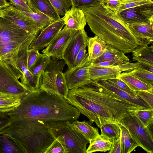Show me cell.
Instances as JSON below:
<instances>
[{"instance_id":"6da1fadb","label":"cell","mask_w":153,"mask_h":153,"mask_svg":"<svg viewBox=\"0 0 153 153\" xmlns=\"http://www.w3.org/2000/svg\"><path fill=\"white\" fill-rule=\"evenodd\" d=\"M66 99L100 128L106 124H119L138 110L149 109L124 100L95 81L69 90Z\"/></svg>"},{"instance_id":"7a4b0ae2","label":"cell","mask_w":153,"mask_h":153,"mask_svg":"<svg viewBox=\"0 0 153 153\" xmlns=\"http://www.w3.org/2000/svg\"><path fill=\"white\" fill-rule=\"evenodd\" d=\"M11 122L39 120L45 122L77 120L81 113L61 95L39 89L30 91L16 108L8 112Z\"/></svg>"},{"instance_id":"3957f363","label":"cell","mask_w":153,"mask_h":153,"mask_svg":"<svg viewBox=\"0 0 153 153\" xmlns=\"http://www.w3.org/2000/svg\"><path fill=\"white\" fill-rule=\"evenodd\" d=\"M81 9L92 32L107 44L125 53L132 52L139 45L119 13L108 9L104 2Z\"/></svg>"},{"instance_id":"277c9868","label":"cell","mask_w":153,"mask_h":153,"mask_svg":"<svg viewBox=\"0 0 153 153\" xmlns=\"http://www.w3.org/2000/svg\"><path fill=\"white\" fill-rule=\"evenodd\" d=\"M1 131L10 134L25 153H44L55 139L45 122L39 120L11 122Z\"/></svg>"},{"instance_id":"5b68a950","label":"cell","mask_w":153,"mask_h":153,"mask_svg":"<svg viewBox=\"0 0 153 153\" xmlns=\"http://www.w3.org/2000/svg\"><path fill=\"white\" fill-rule=\"evenodd\" d=\"M38 35L29 33L11 21L0 17V60L16 64L18 51Z\"/></svg>"},{"instance_id":"8992f818","label":"cell","mask_w":153,"mask_h":153,"mask_svg":"<svg viewBox=\"0 0 153 153\" xmlns=\"http://www.w3.org/2000/svg\"><path fill=\"white\" fill-rule=\"evenodd\" d=\"M45 123L49 132L62 145L65 153H86L89 141L71 122L65 120Z\"/></svg>"},{"instance_id":"52a82bcc","label":"cell","mask_w":153,"mask_h":153,"mask_svg":"<svg viewBox=\"0 0 153 153\" xmlns=\"http://www.w3.org/2000/svg\"><path fill=\"white\" fill-rule=\"evenodd\" d=\"M58 60L51 58L42 74L39 89L59 95L66 99L69 90L63 72L66 64L63 60Z\"/></svg>"},{"instance_id":"ba28073f","label":"cell","mask_w":153,"mask_h":153,"mask_svg":"<svg viewBox=\"0 0 153 153\" xmlns=\"http://www.w3.org/2000/svg\"><path fill=\"white\" fill-rule=\"evenodd\" d=\"M22 77L16 64L0 60V91L24 97L30 91L19 81Z\"/></svg>"},{"instance_id":"9c48e42d","label":"cell","mask_w":153,"mask_h":153,"mask_svg":"<svg viewBox=\"0 0 153 153\" xmlns=\"http://www.w3.org/2000/svg\"><path fill=\"white\" fill-rule=\"evenodd\" d=\"M119 124L126 128L139 146L148 153H153V124L145 127L134 113L123 117Z\"/></svg>"},{"instance_id":"30bf717a","label":"cell","mask_w":153,"mask_h":153,"mask_svg":"<svg viewBox=\"0 0 153 153\" xmlns=\"http://www.w3.org/2000/svg\"><path fill=\"white\" fill-rule=\"evenodd\" d=\"M78 31L65 26L52 42L42 51V54L55 60H62L64 52L70 41Z\"/></svg>"},{"instance_id":"8fae6325","label":"cell","mask_w":153,"mask_h":153,"mask_svg":"<svg viewBox=\"0 0 153 153\" xmlns=\"http://www.w3.org/2000/svg\"><path fill=\"white\" fill-rule=\"evenodd\" d=\"M88 55L78 65L64 73L69 90L87 84L92 81L89 77Z\"/></svg>"},{"instance_id":"7c38bea8","label":"cell","mask_w":153,"mask_h":153,"mask_svg":"<svg viewBox=\"0 0 153 153\" xmlns=\"http://www.w3.org/2000/svg\"><path fill=\"white\" fill-rule=\"evenodd\" d=\"M3 18L13 22L27 33L38 35L42 30L29 17L13 5L3 9Z\"/></svg>"},{"instance_id":"4fadbf2b","label":"cell","mask_w":153,"mask_h":153,"mask_svg":"<svg viewBox=\"0 0 153 153\" xmlns=\"http://www.w3.org/2000/svg\"><path fill=\"white\" fill-rule=\"evenodd\" d=\"M65 25L63 17L51 23L42 30L28 49L34 48L39 51L46 47L55 38Z\"/></svg>"},{"instance_id":"5bb4252c","label":"cell","mask_w":153,"mask_h":153,"mask_svg":"<svg viewBox=\"0 0 153 153\" xmlns=\"http://www.w3.org/2000/svg\"><path fill=\"white\" fill-rule=\"evenodd\" d=\"M88 37L84 29L78 30L71 38L64 52L62 59L68 67L72 68L75 58L84 45H86Z\"/></svg>"},{"instance_id":"9a60e30c","label":"cell","mask_w":153,"mask_h":153,"mask_svg":"<svg viewBox=\"0 0 153 153\" xmlns=\"http://www.w3.org/2000/svg\"><path fill=\"white\" fill-rule=\"evenodd\" d=\"M127 27L139 45H148L153 42V20L146 22L126 23Z\"/></svg>"},{"instance_id":"2e32d148","label":"cell","mask_w":153,"mask_h":153,"mask_svg":"<svg viewBox=\"0 0 153 153\" xmlns=\"http://www.w3.org/2000/svg\"><path fill=\"white\" fill-rule=\"evenodd\" d=\"M126 23L146 22L153 20V6H142L127 9L119 13Z\"/></svg>"},{"instance_id":"e0dca14e","label":"cell","mask_w":153,"mask_h":153,"mask_svg":"<svg viewBox=\"0 0 153 153\" xmlns=\"http://www.w3.org/2000/svg\"><path fill=\"white\" fill-rule=\"evenodd\" d=\"M32 42L22 46L18 51L16 61V65L22 71L23 77L21 82L30 91L38 90L35 82L27 67V51Z\"/></svg>"},{"instance_id":"ac0fdd59","label":"cell","mask_w":153,"mask_h":153,"mask_svg":"<svg viewBox=\"0 0 153 153\" xmlns=\"http://www.w3.org/2000/svg\"><path fill=\"white\" fill-rule=\"evenodd\" d=\"M62 17L65 26L68 29L78 31L84 29L87 21L81 9L71 7Z\"/></svg>"},{"instance_id":"d6986e66","label":"cell","mask_w":153,"mask_h":153,"mask_svg":"<svg viewBox=\"0 0 153 153\" xmlns=\"http://www.w3.org/2000/svg\"><path fill=\"white\" fill-rule=\"evenodd\" d=\"M88 71L90 78L92 81L118 78L121 73L118 65L108 67L88 64Z\"/></svg>"},{"instance_id":"ffe728a7","label":"cell","mask_w":153,"mask_h":153,"mask_svg":"<svg viewBox=\"0 0 153 153\" xmlns=\"http://www.w3.org/2000/svg\"><path fill=\"white\" fill-rule=\"evenodd\" d=\"M95 81L113 93L129 102L147 108L152 109L137 94L128 93L113 86L105 80Z\"/></svg>"},{"instance_id":"44dd1931","label":"cell","mask_w":153,"mask_h":153,"mask_svg":"<svg viewBox=\"0 0 153 153\" xmlns=\"http://www.w3.org/2000/svg\"><path fill=\"white\" fill-rule=\"evenodd\" d=\"M27 1L33 12L42 13L54 21L60 18L49 0H27Z\"/></svg>"},{"instance_id":"7402d4cb","label":"cell","mask_w":153,"mask_h":153,"mask_svg":"<svg viewBox=\"0 0 153 153\" xmlns=\"http://www.w3.org/2000/svg\"><path fill=\"white\" fill-rule=\"evenodd\" d=\"M106 43L97 35L88 37L86 45L88 49V63L101 56L105 50Z\"/></svg>"},{"instance_id":"603a6c76","label":"cell","mask_w":153,"mask_h":153,"mask_svg":"<svg viewBox=\"0 0 153 153\" xmlns=\"http://www.w3.org/2000/svg\"><path fill=\"white\" fill-rule=\"evenodd\" d=\"M0 153L25 152L19 143L10 134L0 131Z\"/></svg>"},{"instance_id":"cb8c5ba5","label":"cell","mask_w":153,"mask_h":153,"mask_svg":"<svg viewBox=\"0 0 153 153\" xmlns=\"http://www.w3.org/2000/svg\"><path fill=\"white\" fill-rule=\"evenodd\" d=\"M23 97L0 91V112H8L17 107Z\"/></svg>"},{"instance_id":"d4e9b609","label":"cell","mask_w":153,"mask_h":153,"mask_svg":"<svg viewBox=\"0 0 153 153\" xmlns=\"http://www.w3.org/2000/svg\"><path fill=\"white\" fill-rule=\"evenodd\" d=\"M117 59H123L127 62L130 60L123 51L111 45L107 44L104 53L99 57L89 63H96Z\"/></svg>"},{"instance_id":"484cf974","label":"cell","mask_w":153,"mask_h":153,"mask_svg":"<svg viewBox=\"0 0 153 153\" xmlns=\"http://www.w3.org/2000/svg\"><path fill=\"white\" fill-rule=\"evenodd\" d=\"M51 59V57L42 54L29 70L35 82L38 89L40 87L41 79L43 73Z\"/></svg>"},{"instance_id":"4316f807","label":"cell","mask_w":153,"mask_h":153,"mask_svg":"<svg viewBox=\"0 0 153 153\" xmlns=\"http://www.w3.org/2000/svg\"><path fill=\"white\" fill-rule=\"evenodd\" d=\"M119 78L134 91L153 90V86L144 83L128 72H123L121 73Z\"/></svg>"},{"instance_id":"83f0119b","label":"cell","mask_w":153,"mask_h":153,"mask_svg":"<svg viewBox=\"0 0 153 153\" xmlns=\"http://www.w3.org/2000/svg\"><path fill=\"white\" fill-rule=\"evenodd\" d=\"M133 61L148 63L153 65V44L139 45L132 52Z\"/></svg>"},{"instance_id":"f1b7e54d","label":"cell","mask_w":153,"mask_h":153,"mask_svg":"<svg viewBox=\"0 0 153 153\" xmlns=\"http://www.w3.org/2000/svg\"><path fill=\"white\" fill-rule=\"evenodd\" d=\"M89 143L90 144L86 149V153L97 152H105L109 151L113 142L101 134H99Z\"/></svg>"},{"instance_id":"f546056e","label":"cell","mask_w":153,"mask_h":153,"mask_svg":"<svg viewBox=\"0 0 153 153\" xmlns=\"http://www.w3.org/2000/svg\"><path fill=\"white\" fill-rule=\"evenodd\" d=\"M76 128L89 141L94 139L100 134L97 128H95L85 121L77 120L71 122Z\"/></svg>"},{"instance_id":"4dcf8cb0","label":"cell","mask_w":153,"mask_h":153,"mask_svg":"<svg viewBox=\"0 0 153 153\" xmlns=\"http://www.w3.org/2000/svg\"><path fill=\"white\" fill-rule=\"evenodd\" d=\"M120 125L121 129V153H131L139 146L133 140L126 128Z\"/></svg>"},{"instance_id":"1f68e13d","label":"cell","mask_w":153,"mask_h":153,"mask_svg":"<svg viewBox=\"0 0 153 153\" xmlns=\"http://www.w3.org/2000/svg\"><path fill=\"white\" fill-rule=\"evenodd\" d=\"M100 128L101 130V134L113 142L120 137L121 129L119 124L114 123L106 124Z\"/></svg>"},{"instance_id":"d6a6232c","label":"cell","mask_w":153,"mask_h":153,"mask_svg":"<svg viewBox=\"0 0 153 153\" xmlns=\"http://www.w3.org/2000/svg\"><path fill=\"white\" fill-rule=\"evenodd\" d=\"M21 11L30 18L41 30L54 21L47 16L40 12H28Z\"/></svg>"},{"instance_id":"836d02e7","label":"cell","mask_w":153,"mask_h":153,"mask_svg":"<svg viewBox=\"0 0 153 153\" xmlns=\"http://www.w3.org/2000/svg\"><path fill=\"white\" fill-rule=\"evenodd\" d=\"M142 6H153V0H122L119 13L124 10Z\"/></svg>"},{"instance_id":"e575fe53","label":"cell","mask_w":153,"mask_h":153,"mask_svg":"<svg viewBox=\"0 0 153 153\" xmlns=\"http://www.w3.org/2000/svg\"><path fill=\"white\" fill-rule=\"evenodd\" d=\"M134 114L145 127L153 124V109L138 110Z\"/></svg>"},{"instance_id":"d590c367","label":"cell","mask_w":153,"mask_h":153,"mask_svg":"<svg viewBox=\"0 0 153 153\" xmlns=\"http://www.w3.org/2000/svg\"><path fill=\"white\" fill-rule=\"evenodd\" d=\"M128 73L144 83L153 86V73L141 68L135 69Z\"/></svg>"},{"instance_id":"8d00e7d4","label":"cell","mask_w":153,"mask_h":153,"mask_svg":"<svg viewBox=\"0 0 153 153\" xmlns=\"http://www.w3.org/2000/svg\"><path fill=\"white\" fill-rule=\"evenodd\" d=\"M58 14L64 16L66 11L71 7V0H49Z\"/></svg>"},{"instance_id":"74e56055","label":"cell","mask_w":153,"mask_h":153,"mask_svg":"<svg viewBox=\"0 0 153 153\" xmlns=\"http://www.w3.org/2000/svg\"><path fill=\"white\" fill-rule=\"evenodd\" d=\"M105 80L113 86L128 93L137 94L136 91L132 90L124 82L119 78Z\"/></svg>"},{"instance_id":"f35d334b","label":"cell","mask_w":153,"mask_h":153,"mask_svg":"<svg viewBox=\"0 0 153 153\" xmlns=\"http://www.w3.org/2000/svg\"><path fill=\"white\" fill-rule=\"evenodd\" d=\"M105 0H71V7L78 8L89 7Z\"/></svg>"},{"instance_id":"ab89813d","label":"cell","mask_w":153,"mask_h":153,"mask_svg":"<svg viewBox=\"0 0 153 153\" xmlns=\"http://www.w3.org/2000/svg\"><path fill=\"white\" fill-rule=\"evenodd\" d=\"M27 54V67L29 70L42 54L39 53V50L34 48L28 49Z\"/></svg>"},{"instance_id":"60d3db41","label":"cell","mask_w":153,"mask_h":153,"mask_svg":"<svg viewBox=\"0 0 153 153\" xmlns=\"http://www.w3.org/2000/svg\"><path fill=\"white\" fill-rule=\"evenodd\" d=\"M137 94L153 109V90L138 91H136Z\"/></svg>"},{"instance_id":"b9f144b4","label":"cell","mask_w":153,"mask_h":153,"mask_svg":"<svg viewBox=\"0 0 153 153\" xmlns=\"http://www.w3.org/2000/svg\"><path fill=\"white\" fill-rule=\"evenodd\" d=\"M44 153H65V152L61 143L55 139Z\"/></svg>"},{"instance_id":"7bdbcfd3","label":"cell","mask_w":153,"mask_h":153,"mask_svg":"<svg viewBox=\"0 0 153 153\" xmlns=\"http://www.w3.org/2000/svg\"><path fill=\"white\" fill-rule=\"evenodd\" d=\"M11 4L17 9L24 12H33L26 0H9Z\"/></svg>"},{"instance_id":"ee69618b","label":"cell","mask_w":153,"mask_h":153,"mask_svg":"<svg viewBox=\"0 0 153 153\" xmlns=\"http://www.w3.org/2000/svg\"><path fill=\"white\" fill-rule=\"evenodd\" d=\"M121 72H128L135 69L140 68V62L137 61L135 63H131L129 61L120 64L118 65Z\"/></svg>"},{"instance_id":"f6af8a7d","label":"cell","mask_w":153,"mask_h":153,"mask_svg":"<svg viewBox=\"0 0 153 153\" xmlns=\"http://www.w3.org/2000/svg\"><path fill=\"white\" fill-rule=\"evenodd\" d=\"M121 2L120 0H105L104 1L105 6L116 14L119 13Z\"/></svg>"},{"instance_id":"bcb514c9","label":"cell","mask_w":153,"mask_h":153,"mask_svg":"<svg viewBox=\"0 0 153 153\" xmlns=\"http://www.w3.org/2000/svg\"><path fill=\"white\" fill-rule=\"evenodd\" d=\"M12 120L8 112H0V131L11 123Z\"/></svg>"},{"instance_id":"7dc6e473","label":"cell","mask_w":153,"mask_h":153,"mask_svg":"<svg viewBox=\"0 0 153 153\" xmlns=\"http://www.w3.org/2000/svg\"><path fill=\"white\" fill-rule=\"evenodd\" d=\"M86 45H84L80 49L75 58L72 68L79 65L88 55L86 50Z\"/></svg>"},{"instance_id":"c3c4849f","label":"cell","mask_w":153,"mask_h":153,"mask_svg":"<svg viewBox=\"0 0 153 153\" xmlns=\"http://www.w3.org/2000/svg\"><path fill=\"white\" fill-rule=\"evenodd\" d=\"M128 62L122 59H117L113 60L102 62L98 63H89V64L92 65L102 66H113L118 65L120 64Z\"/></svg>"},{"instance_id":"681fc988","label":"cell","mask_w":153,"mask_h":153,"mask_svg":"<svg viewBox=\"0 0 153 153\" xmlns=\"http://www.w3.org/2000/svg\"><path fill=\"white\" fill-rule=\"evenodd\" d=\"M108 153H121L120 136L118 139L113 142L111 149Z\"/></svg>"},{"instance_id":"f907efd6","label":"cell","mask_w":153,"mask_h":153,"mask_svg":"<svg viewBox=\"0 0 153 153\" xmlns=\"http://www.w3.org/2000/svg\"><path fill=\"white\" fill-rule=\"evenodd\" d=\"M11 4L10 2H7L6 0H0V9H3L6 8Z\"/></svg>"},{"instance_id":"816d5d0a","label":"cell","mask_w":153,"mask_h":153,"mask_svg":"<svg viewBox=\"0 0 153 153\" xmlns=\"http://www.w3.org/2000/svg\"><path fill=\"white\" fill-rule=\"evenodd\" d=\"M3 9H0V17H3Z\"/></svg>"},{"instance_id":"f5cc1de1","label":"cell","mask_w":153,"mask_h":153,"mask_svg":"<svg viewBox=\"0 0 153 153\" xmlns=\"http://www.w3.org/2000/svg\"><path fill=\"white\" fill-rule=\"evenodd\" d=\"M26 0L27 1V0Z\"/></svg>"},{"instance_id":"db71d44e","label":"cell","mask_w":153,"mask_h":153,"mask_svg":"<svg viewBox=\"0 0 153 153\" xmlns=\"http://www.w3.org/2000/svg\"></svg>"}]
</instances>
